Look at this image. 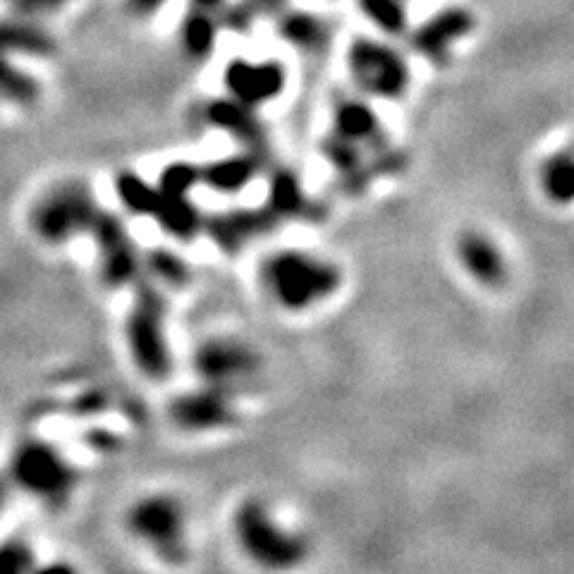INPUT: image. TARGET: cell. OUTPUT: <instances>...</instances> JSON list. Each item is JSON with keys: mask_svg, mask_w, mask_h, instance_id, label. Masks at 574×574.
<instances>
[{"mask_svg": "<svg viewBox=\"0 0 574 574\" xmlns=\"http://www.w3.org/2000/svg\"><path fill=\"white\" fill-rule=\"evenodd\" d=\"M259 278L266 297L287 314H307L323 307L343 285V273L333 261L295 247L268 254Z\"/></svg>", "mask_w": 574, "mask_h": 574, "instance_id": "obj_1", "label": "cell"}, {"mask_svg": "<svg viewBox=\"0 0 574 574\" xmlns=\"http://www.w3.org/2000/svg\"><path fill=\"white\" fill-rule=\"evenodd\" d=\"M230 527L235 546L259 570L283 574L307 563V539L280 522L276 512L268 508L264 500H242L232 512Z\"/></svg>", "mask_w": 574, "mask_h": 574, "instance_id": "obj_2", "label": "cell"}, {"mask_svg": "<svg viewBox=\"0 0 574 574\" xmlns=\"http://www.w3.org/2000/svg\"><path fill=\"white\" fill-rule=\"evenodd\" d=\"M345 67L354 91L369 101L398 103L412 89V65L393 39L359 34L347 44Z\"/></svg>", "mask_w": 574, "mask_h": 574, "instance_id": "obj_3", "label": "cell"}, {"mask_svg": "<svg viewBox=\"0 0 574 574\" xmlns=\"http://www.w3.org/2000/svg\"><path fill=\"white\" fill-rule=\"evenodd\" d=\"M8 479L24 496L46 505H63L79 484V472L58 445L46 438H22L12 448Z\"/></svg>", "mask_w": 574, "mask_h": 574, "instance_id": "obj_4", "label": "cell"}, {"mask_svg": "<svg viewBox=\"0 0 574 574\" xmlns=\"http://www.w3.org/2000/svg\"><path fill=\"white\" fill-rule=\"evenodd\" d=\"M125 527L139 546L166 565L189 558V519L185 505L170 493H146L125 512Z\"/></svg>", "mask_w": 574, "mask_h": 574, "instance_id": "obj_5", "label": "cell"}, {"mask_svg": "<svg viewBox=\"0 0 574 574\" xmlns=\"http://www.w3.org/2000/svg\"><path fill=\"white\" fill-rule=\"evenodd\" d=\"M101 206L82 180H65L46 189L29 209V228L48 247L89 235L99 218Z\"/></svg>", "mask_w": 574, "mask_h": 574, "instance_id": "obj_6", "label": "cell"}, {"mask_svg": "<svg viewBox=\"0 0 574 574\" xmlns=\"http://www.w3.org/2000/svg\"><path fill=\"white\" fill-rule=\"evenodd\" d=\"M221 84L225 96L259 111L283 99L290 87V70L278 58L235 56L223 65Z\"/></svg>", "mask_w": 574, "mask_h": 574, "instance_id": "obj_7", "label": "cell"}, {"mask_svg": "<svg viewBox=\"0 0 574 574\" xmlns=\"http://www.w3.org/2000/svg\"><path fill=\"white\" fill-rule=\"evenodd\" d=\"M476 15L464 5H445L426 17L417 27H409L405 36L409 51L433 67H448L453 63L455 48L474 34Z\"/></svg>", "mask_w": 574, "mask_h": 574, "instance_id": "obj_8", "label": "cell"}, {"mask_svg": "<svg viewBox=\"0 0 574 574\" xmlns=\"http://www.w3.org/2000/svg\"><path fill=\"white\" fill-rule=\"evenodd\" d=\"M163 323H166L163 321V304L154 295L139 299L130 319H127V347H130L134 364L151 378L166 376L170 366Z\"/></svg>", "mask_w": 574, "mask_h": 574, "instance_id": "obj_9", "label": "cell"}, {"mask_svg": "<svg viewBox=\"0 0 574 574\" xmlns=\"http://www.w3.org/2000/svg\"><path fill=\"white\" fill-rule=\"evenodd\" d=\"M194 369L206 386L230 390L254 376L259 359L252 347L232 338L206 340L194 354Z\"/></svg>", "mask_w": 574, "mask_h": 574, "instance_id": "obj_10", "label": "cell"}, {"mask_svg": "<svg viewBox=\"0 0 574 574\" xmlns=\"http://www.w3.org/2000/svg\"><path fill=\"white\" fill-rule=\"evenodd\" d=\"M455 259L472 283L498 290L508 283L510 261L503 247L484 230H462L455 240Z\"/></svg>", "mask_w": 574, "mask_h": 574, "instance_id": "obj_11", "label": "cell"}, {"mask_svg": "<svg viewBox=\"0 0 574 574\" xmlns=\"http://www.w3.org/2000/svg\"><path fill=\"white\" fill-rule=\"evenodd\" d=\"M201 118H204V122L211 127V130H218L223 132L225 137L235 139L242 149L264 154L266 127L259 118V111H254V108L244 106V103L223 94L206 101L204 111H201Z\"/></svg>", "mask_w": 574, "mask_h": 574, "instance_id": "obj_12", "label": "cell"}, {"mask_svg": "<svg viewBox=\"0 0 574 574\" xmlns=\"http://www.w3.org/2000/svg\"><path fill=\"white\" fill-rule=\"evenodd\" d=\"M278 39L302 56H323L333 44V27L326 17L307 8H283L273 15Z\"/></svg>", "mask_w": 574, "mask_h": 574, "instance_id": "obj_13", "label": "cell"}, {"mask_svg": "<svg viewBox=\"0 0 574 574\" xmlns=\"http://www.w3.org/2000/svg\"><path fill=\"white\" fill-rule=\"evenodd\" d=\"M232 419H235V407L232 400H228V390L213 386L182 395L173 405V421L187 431L221 429L232 424Z\"/></svg>", "mask_w": 574, "mask_h": 574, "instance_id": "obj_14", "label": "cell"}, {"mask_svg": "<svg viewBox=\"0 0 574 574\" xmlns=\"http://www.w3.org/2000/svg\"><path fill=\"white\" fill-rule=\"evenodd\" d=\"M331 132L347 142L362 146L378 144L383 139V122L381 115L374 108V101L364 99V96H340L333 106L331 115Z\"/></svg>", "mask_w": 574, "mask_h": 574, "instance_id": "obj_15", "label": "cell"}, {"mask_svg": "<svg viewBox=\"0 0 574 574\" xmlns=\"http://www.w3.org/2000/svg\"><path fill=\"white\" fill-rule=\"evenodd\" d=\"M261 154L259 151L242 149L240 154L216 158V161L201 166V185L209 187L211 192L225 194H240L247 189L261 173Z\"/></svg>", "mask_w": 574, "mask_h": 574, "instance_id": "obj_16", "label": "cell"}, {"mask_svg": "<svg viewBox=\"0 0 574 574\" xmlns=\"http://www.w3.org/2000/svg\"><path fill=\"white\" fill-rule=\"evenodd\" d=\"M221 32L223 27L218 15L187 5L180 24H177V44H180L182 56L192 63H204V60L213 58L218 41H221Z\"/></svg>", "mask_w": 574, "mask_h": 574, "instance_id": "obj_17", "label": "cell"}, {"mask_svg": "<svg viewBox=\"0 0 574 574\" xmlns=\"http://www.w3.org/2000/svg\"><path fill=\"white\" fill-rule=\"evenodd\" d=\"M539 187L553 206H570L574 199V156L570 149L548 154L539 170Z\"/></svg>", "mask_w": 574, "mask_h": 574, "instance_id": "obj_18", "label": "cell"}, {"mask_svg": "<svg viewBox=\"0 0 574 574\" xmlns=\"http://www.w3.org/2000/svg\"><path fill=\"white\" fill-rule=\"evenodd\" d=\"M354 5L383 39H405L412 27L407 0H354Z\"/></svg>", "mask_w": 574, "mask_h": 574, "instance_id": "obj_19", "label": "cell"}, {"mask_svg": "<svg viewBox=\"0 0 574 574\" xmlns=\"http://www.w3.org/2000/svg\"><path fill=\"white\" fill-rule=\"evenodd\" d=\"M56 39L29 22L0 20V53H27V56L48 58L56 53Z\"/></svg>", "mask_w": 574, "mask_h": 574, "instance_id": "obj_20", "label": "cell"}, {"mask_svg": "<svg viewBox=\"0 0 574 574\" xmlns=\"http://www.w3.org/2000/svg\"><path fill=\"white\" fill-rule=\"evenodd\" d=\"M115 194H118L120 204L134 216H154L158 199H161V189L156 182H149L134 170H122L115 175Z\"/></svg>", "mask_w": 574, "mask_h": 574, "instance_id": "obj_21", "label": "cell"}, {"mask_svg": "<svg viewBox=\"0 0 574 574\" xmlns=\"http://www.w3.org/2000/svg\"><path fill=\"white\" fill-rule=\"evenodd\" d=\"M304 206V189L292 170H273L266 209L271 216H295Z\"/></svg>", "mask_w": 574, "mask_h": 574, "instance_id": "obj_22", "label": "cell"}, {"mask_svg": "<svg viewBox=\"0 0 574 574\" xmlns=\"http://www.w3.org/2000/svg\"><path fill=\"white\" fill-rule=\"evenodd\" d=\"M41 96V84L32 75L17 70L15 65L0 53V99L15 106H34Z\"/></svg>", "mask_w": 574, "mask_h": 574, "instance_id": "obj_23", "label": "cell"}, {"mask_svg": "<svg viewBox=\"0 0 574 574\" xmlns=\"http://www.w3.org/2000/svg\"><path fill=\"white\" fill-rule=\"evenodd\" d=\"M201 185V166L189 161H173L163 166L158 173L156 187L163 194H175V197H189L192 189Z\"/></svg>", "mask_w": 574, "mask_h": 574, "instance_id": "obj_24", "label": "cell"}, {"mask_svg": "<svg viewBox=\"0 0 574 574\" xmlns=\"http://www.w3.org/2000/svg\"><path fill=\"white\" fill-rule=\"evenodd\" d=\"M36 560L34 546L22 536L0 541V574H32Z\"/></svg>", "mask_w": 574, "mask_h": 574, "instance_id": "obj_25", "label": "cell"}, {"mask_svg": "<svg viewBox=\"0 0 574 574\" xmlns=\"http://www.w3.org/2000/svg\"><path fill=\"white\" fill-rule=\"evenodd\" d=\"M362 146L347 142V139L338 137V134L328 132L326 139L321 142V154L328 163H333V168H338L340 173H352L362 166Z\"/></svg>", "mask_w": 574, "mask_h": 574, "instance_id": "obj_26", "label": "cell"}, {"mask_svg": "<svg viewBox=\"0 0 574 574\" xmlns=\"http://www.w3.org/2000/svg\"><path fill=\"white\" fill-rule=\"evenodd\" d=\"M122 3H125L127 15L134 17V20H151V17L161 15L166 10L170 0H122Z\"/></svg>", "mask_w": 574, "mask_h": 574, "instance_id": "obj_27", "label": "cell"}, {"mask_svg": "<svg viewBox=\"0 0 574 574\" xmlns=\"http://www.w3.org/2000/svg\"><path fill=\"white\" fill-rule=\"evenodd\" d=\"M70 0H12V10L20 15H44V12H53L63 8Z\"/></svg>", "mask_w": 574, "mask_h": 574, "instance_id": "obj_28", "label": "cell"}, {"mask_svg": "<svg viewBox=\"0 0 574 574\" xmlns=\"http://www.w3.org/2000/svg\"><path fill=\"white\" fill-rule=\"evenodd\" d=\"M32 574H77L67 560H51V563H36Z\"/></svg>", "mask_w": 574, "mask_h": 574, "instance_id": "obj_29", "label": "cell"}, {"mask_svg": "<svg viewBox=\"0 0 574 574\" xmlns=\"http://www.w3.org/2000/svg\"><path fill=\"white\" fill-rule=\"evenodd\" d=\"M228 3L230 0H187L189 8L211 12V15H218V20H221V12L228 8Z\"/></svg>", "mask_w": 574, "mask_h": 574, "instance_id": "obj_30", "label": "cell"}, {"mask_svg": "<svg viewBox=\"0 0 574 574\" xmlns=\"http://www.w3.org/2000/svg\"><path fill=\"white\" fill-rule=\"evenodd\" d=\"M5 500H8V484H5V479L0 476V510L5 508Z\"/></svg>", "mask_w": 574, "mask_h": 574, "instance_id": "obj_31", "label": "cell"}, {"mask_svg": "<svg viewBox=\"0 0 574 574\" xmlns=\"http://www.w3.org/2000/svg\"><path fill=\"white\" fill-rule=\"evenodd\" d=\"M407 3H412V0H407Z\"/></svg>", "mask_w": 574, "mask_h": 574, "instance_id": "obj_32", "label": "cell"}]
</instances>
